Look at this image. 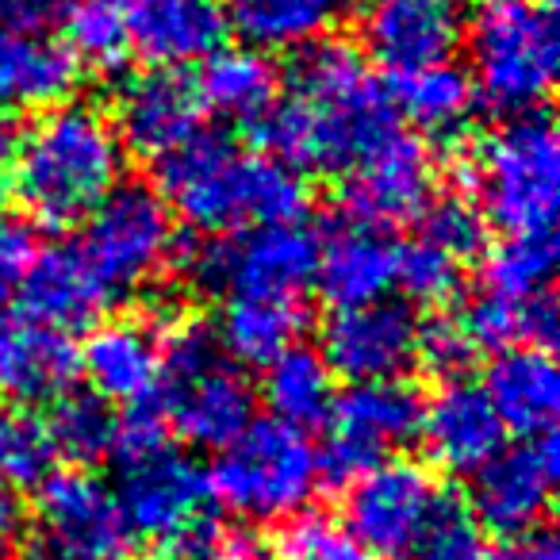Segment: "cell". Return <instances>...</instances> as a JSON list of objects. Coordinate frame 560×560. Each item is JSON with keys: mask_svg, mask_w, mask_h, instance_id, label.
I'll return each instance as SVG.
<instances>
[{"mask_svg": "<svg viewBox=\"0 0 560 560\" xmlns=\"http://www.w3.org/2000/svg\"><path fill=\"white\" fill-rule=\"evenodd\" d=\"M427 560H503V557H495V552L480 541V529L472 526V529H465V534L450 537L445 545H438Z\"/></svg>", "mask_w": 560, "mask_h": 560, "instance_id": "obj_43", "label": "cell"}, {"mask_svg": "<svg viewBox=\"0 0 560 560\" xmlns=\"http://www.w3.org/2000/svg\"><path fill=\"white\" fill-rule=\"evenodd\" d=\"M483 4H488V0H483Z\"/></svg>", "mask_w": 560, "mask_h": 560, "instance_id": "obj_47", "label": "cell"}, {"mask_svg": "<svg viewBox=\"0 0 560 560\" xmlns=\"http://www.w3.org/2000/svg\"><path fill=\"white\" fill-rule=\"evenodd\" d=\"M78 373L104 404H147L162 376V327L150 319H101L78 350Z\"/></svg>", "mask_w": 560, "mask_h": 560, "instance_id": "obj_21", "label": "cell"}, {"mask_svg": "<svg viewBox=\"0 0 560 560\" xmlns=\"http://www.w3.org/2000/svg\"><path fill=\"white\" fill-rule=\"evenodd\" d=\"M457 327L472 342V350H511V346H545L557 338V304L552 292L534 300H506L480 289L460 312Z\"/></svg>", "mask_w": 560, "mask_h": 560, "instance_id": "obj_31", "label": "cell"}, {"mask_svg": "<svg viewBox=\"0 0 560 560\" xmlns=\"http://www.w3.org/2000/svg\"><path fill=\"white\" fill-rule=\"evenodd\" d=\"M226 39V16L215 0H127L131 55L162 70H185L215 55Z\"/></svg>", "mask_w": 560, "mask_h": 560, "instance_id": "obj_22", "label": "cell"}, {"mask_svg": "<svg viewBox=\"0 0 560 560\" xmlns=\"http://www.w3.org/2000/svg\"><path fill=\"white\" fill-rule=\"evenodd\" d=\"M388 96L396 116L427 135H457L476 112V89L468 70L450 62L392 73Z\"/></svg>", "mask_w": 560, "mask_h": 560, "instance_id": "obj_29", "label": "cell"}, {"mask_svg": "<svg viewBox=\"0 0 560 560\" xmlns=\"http://www.w3.org/2000/svg\"><path fill=\"white\" fill-rule=\"evenodd\" d=\"M12 158H16V131H12L9 116L0 112V200L12 188Z\"/></svg>", "mask_w": 560, "mask_h": 560, "instance_id": "obj_45", "label": "cell"}, {"mask_svg": "<svg viewBox=\"0 0 560 560\" xmlns=\"http://www.w3.org/2000/svg\"><path fill=\"white\" fill-rule=\"evenodd\" d=\"M211 560H277V549L257 529H231V534L215 529Z\"/></svg>", "mask_w": 560, "mask_h": 560, "instance_id": "obj_42", "label": "cell"}, {"mask_svg": "<svg viewBox=\"0 0 560 560\" xmlns=\"http://www.w3.org/2000/svg\"><path fill=\"white\" fill-rule=\"evenodd\" d=\"M32 257H35V242L27 234V226L9 215H0V304L20 292Z\"/></svg>", "mask_w": 560, "mask_h": 560, "instance_id": "obj_40", "label": "cell"}, {"mask_svg": "<svg viewBox=\"0 0 560 560\" xmlns=\"http://www.w3.org/2000/svg\"><path fill=\"white\" fill-rule=\"evenodd\" d=\"M307 327L304 300L277 296H226L219 312L215 342L238 369H265L272 358L300 346Z\"/></svg>", "mask_w": 560, "mask_h": 560, "instance_id": "obj_28", "label": "cell"}, {"mask_svg": "<svg viewBox=\"0 0 560 560\" xmlns=\"http://www.w3.org/2000/svg\"><path fill=\"white\" fill-rule=\"evenodd\" d=\"M415 438H422L438 468L472 476L483 460H491L503 450L506 427L499 422L495 407L483 396L480 384L457 376V381H445L430 396V404H422Z\"/></svg>", "mask_w": 560, "mask_h": 560, "instance_id": "obj_20", "label": "cell"}, {"mask_svg": "<svg viewBox=\"0 0 560 560\" xmlns=\"http://www.w3.org/2000/svg\"><path fill=\"white\" fill-rule=\"evenodd\" d=\"M127 173V147L108 112L85 101L39 108L16 135L12 188L35 226L73 231L81 226Z\"/></svg>", "mask_w": 560, "mask_h": 560, "instance_id": "obj_2", "label": "cell"}, {"mask_svg": "<svg viewBox=\"0 0 560 560\" xmlns=\"http://www.w3.org/2000/svg\"><path fill=\"white\" fill-rule=\"evenodd\" d=\"M66 35L81 66L93 70H116L131 55L127 43V0H73L66 12Z\"/></svg>", "mask_w": 560, "mask_h": 560, "instance_id": "obj_34", "label": "cell"}, {"mask_svg": "<svg viewBox=\"0 0 560 560\" xmlns=\"http://www.w3.org/2000/svg\"><path fill=\"white\" fill-rule=\"evenodd\" d=\"M468 78L476 96L503 116L537 112L552 93L560 58L549 0H488L468 24Z\"/></svg>", "mask_w": 560, "mask_h": 560, "instance_id": "obj_7", "label": "cell"}, {"mask_svg": "<svg viewBox=\"0 0 560 560\" xmlns=\"http://www.w3.org/2000/svg\"><path fill=\"white\" fill-rule=\"evenodd\" d=\"M476 350L465 338V330L457 327V319H442L434 327H422V346H419V361L438 373L442 381H457L468 365H472Z\"/></svg>", "mask_w": 560, "mask_h": 560, "instance_id": "obj_39", "label": "cell"}, {"mask_svg": "<svg viewBox=\"0 0 560 560\" xmlns=\"http://www.w3.org/2000/svg\"><path fill=\"white\" fill-rule=\"evenodd\" d=\"M177 246L173 211L147 185H119L73 238V249L112 304L162 277L177 261Z\"/></svg>", "mask_w": 560, "mask_h": 560, "instance_id": "obj_10", "label": "cell"}, {"mask_svg": "<svg viewBox=\"0 0 560 560\" xmlns=\"http://www.w3.org/2000/svg\"><path fill=\"white\" fill-rule=\"evenodd\" d=\"M460 511L465 503L453 499L438 476L415 460L388 457L350 480L342 526L376 560H422L430 541Z\"/></svg>", "mask_w": 560, "mask_h": 560, "instance_id": "obj_8", "label": "cell"}, {"mask_svg": "<svg viewBox=\"0 0 560 560\" xmlns=\"http://www.w3.org/2000/svg\"><path fill=\"white\" fill-rule=\"evenodd\" d=\"M422 404L404 381L350 384L335 396L327 415V445L319 453V468L327 480L350 483L365 468L396 457L419 434Z\"/></svg>", "mask_w": 560, "mask_h": 560, "instance_id": "obj_12", "label": "cell"}, {"mask_svg": "<svg viewBox=\"0 0 560 560\" xmlns=\"http://www.w3.org/2000/svg\"><path fill=\"white\" fill-rule=\"evenodd\" d=\"M20 522H24V503H20L16 483H9L0 476V545L16 537Z\"/></svg>", "mask_w": 560, "mask_h": 560, "instance_id": "obj_44", "label": "cell"}, {"mask_svg": "<svg viewBox=\"0 0 560 560\" xmlns=\"http://www.w3.org/2000/svg\"><path fill=\"white\" fill-rule=\"evenodd\" d=\"M261 392L272 419L289 422L296 430L323 427L338 396L330 365L323 361L319 350H307V346H292L280 358H272L265 365Z\"/></svg>", "mask_w": 560, "mask_h": 560, "instance_id": "obj_32", "label": "cell"}, {"mask_svg": "<svg viewBox=\"0 0 560 560\" xmlns=\"http://www.w3.org/2000/svg\"><path fill=\"white\" fill-rule=\"evenodd\" d=\"M468 261L434 242L430 234H415L407 246H396V284L415 304L438 307L457 296Z\"/></svg>", "mask_w": 560, "mask_h": 560, "instance_id": "obj_36", "label": "cell"}, {"mask_svg": "<svg viewBox=\"0 0 560 560\" xmlns=\"http://www.w3.org/2000/svg\"><path fill=\"white\" fill-rule=\"evenodd\" d=\"M78 346L35 315L0 312V396L20 407L62 399L78 384Z\"/></svg>", "mask_w": 560, "mask_h": 560, "instance_id": "obj_19", "label": "cell"}, {"mask_svg": "<svg viewBox=\"0 0 560 560\" xmlns=\"http://www.w3.org/2000/svg\"><path fill=\"white\" fill-rule=\"evenodd\" d=\"M116 422H119V415H112V407L104 404L101 396L66 392L62 399H55L47 430H50V442H55L58 457H70L85 465V460L112 457Z\"/></svg>", "mask_w": 560, "mask_h": 560, "instance_id": "obj_35", "label": "cell"}, {"mask_svg": "<svg viewBox=\"0 0 560 560\" xmlns=\"http://www.w3.org/2000/svg\"><path fill=\"white\" fill-rule=\"evenodd\" d=\"M73 0H0V27L12 32H50L66 20Z\"/></svg>", "mask_w": 560, "mask_h": 560, "instance_id": "obj_41", "label": "cell"}, {"mask_svg": "<svg viewBox=\"0 0 560 560\" xmlns=\"http://www.w3.org/2000/svg\"><path fill=\"white\" fill-rule=\"evenodd\" d=\"M315 284L330 307H358L384 300L396 289V246L376 226H338L327 242H319Z\"/></svg>", "mask_w": 560, "mask_h": 560, "instance_id": "obj_24", "label": "cell"}, {"mask_svg": "<svg viewBox=\"0 0 560 560\" xmlns=\"http://www.w3.org/2000/svg\"><path fill=\"white\" fill-rule=\"evenodd\" d=\"M35 526L50 560H124L131 526L104 476L62 468L35 483Z\"/></svg>", "mask_w": 560, "mask_h": 560, "instance_id": "obj_13", "label": "cell"}, {"mask_svg": "<svg viewBox=\"0 0 560 560\" xmlns=\"http://www.w3.org/2000/svg\"><path fill=\"white\" fill-rule=\"evenodd\" d=\"M522 549L514 552L511 560H560L557 557V541H552L549 534H529V537H522Z\"/></svg>", "mask_w": 560, "mask_h": 560, "instance_id": "obj_46", "label": "cell"}, {"mask_svg": "<svg viewBox=\"0 0 560 560\" xmlns=\"http://www.w3.org/2000/svg\"><path fill=\"white\" fill-rule=\"evenodd\" d=\"M165 415L188 445L223 450L254 419V384L219 350L215 335L192 319L162 327V376L154 392Z\"/></svg>", "mask_w": 560, "mask_h": 560, "instance_id": "obj_5", "label": "cell"}, {"mask_svg": "<svg viewBox=\"0 0 560 560\" xmlns=\"http://www.w3.org/2000/svg\"><path fill=\"white\" fill-rule=\"evenodd\" d=\"M58 450L50 442L47 419L32 411L0 415V476L9 483H39L55 472Z\"/></svg>", "mask_w": 560, "mask_h": 560, "instance_id": "obj_37", "label": "cell"}, {"mask_svg": "<svg viewBox=\"0 0 560 560\" xmlns=\"http://www.w3.org/2000/svg\"><path fill=\"white\" fill-rule=\"evenodd\" d=\"M196 93H200L203 112L219 116L223 124L261 127V119L284 93V78L265 50L219 47L215 55L203 58Z\"/></svg>", "mask_w": 560, "mask_h": 560, "instance_id": "obj_27", "label": "cell"}, {"mask_svg": "<svg viewBox=\"0 0 560 560\" xmlns=\"http://www.w3.org/2000/svg\"><path fill=\"white\" fill-rule=\"evenodd\" d=\"M116 131L127 150L142 158H165L203 131V104L196 78L185 70H154L131 78L116 96Z\"/></svg>", "mask_w": 560, "mask_h": 560, "instance_id": "obj_18", "label": "cell"}, {"mask_svg": "<svg viewBox=\"0 0 560 560\" xmlns=\"http://www.w3.org/2000/svg\"><path fill=\"white\" fill-rule=\"evenodd\" d=\"M465 39L457 0H369L361 12L365 55L388 73L450 62Z\"/></svg>", "mask_w": 560, "mask_h": 560, "instance_id": "obj_17", "label": "cell"}, {"mask_svg": "<svg viewBox=\"0 0 560 560\" xmlns=\"http://www.w3.org/2000/svg\"><path fill=\"white\" fill-rule=\"evenodd\" d=\"M158 196L203 234L292 223L307 211L300 170L208 131H196L185 147L158 158Z\"/></svg>", "mask_w": 560, "mask_h": 560, "instance_id": "obj_3", "label": "cell"}, {"mask_svg": "<svg viewBox=\"0 0 560 560\" xmlns=\"http://www.w3.org/2000/svg\"><path fill=\"white\" fill-rule=\"evenodd\" d=\"M20 296L27 304V315L66 330V335L89 327L112 307V300L101 292L89 265L73 249V242H58V246H47L32 257Z\"/></svg>", "mask_w": 560, "mask_h": 560, "instance_id": "obj_26", "label": "cell"}, {"mask_svg": "<svg viewBox=\"0 0 560 560\" xmlns=\"http://www.w3.org/2000/svg\"><path fill=\"white\" fill-rule=\"evenodd\" d=\"M480 219L503 234L552 231L560 211V139L545 112H522L460 162Z\"/></svg>", "mask_w": 560, "mask_h": 560, "instance_id": "obj_4", "label": "cell"}, {"mask_svg": "<svg viewBox=\"0 0 560 560\" xmlns=\"http://www.w3.org/2000/svg\"><path fill=\"white\" fill-rule=\"evenodd\" d=\"M422 323L396 300H373L358 307H335L323 323V361L346 384L404 381L419 365Z\"/></svg>", "mask_w": 560, "mask_h": 560, "instance_id": "obj_15", "label": "cell"}, {"mask_svg": "<svg viewBox=\"0 0 560 560\" xmlns=\"http://www.w3.org/2000/svg\"><path fill=\"white\" fill-rule=\"evenodd\" d=\"M272 549H277V560H376L342 522L323 518V514L292 518Z\"/></svg>", "mask_w": 560, "mask_h": 560, "instance_id": "obj_38", "label": "cell"}, {"mask_svg": "<svg viewBox=\"0 0 560 560\" xmlns=\"http://www.w3.org/2000/svg\"><path fill=\"white\" fill-rule=\"evenodd\" d=\"M342 177V208L350 223H365L376 231L419 223L422 211L438 200L434 154L419 135L399 127Z\"/></svg>", "mask_w": 560, "mask_h": 560, "instance_id": "obj_14", "label": "cell"}, {"mask_svg": "<svg viewBox=\"0 0 560 560\" xmlns=\"http://www.w3.org/2000/svg\"><path fill=\"white\" fill-rule=\"evenodd\" d=\"M557 491V438L537 434L503 445L472 472L468 511L495 537H529L545 522Z\"/></svg>", "mask_w": 560, "mask_h": 560, "instance_id": "obj_16", "label": "cell"}, {"mask_svg": "<svg viewBox=\"0 0 560 560\" xmlns=\"http://www.w3.org/2000/svg\"><path fill=\"white\" fill-rule=\"evenodd\" d=\"M557 272V238L541 234H503L483 254V289L506 300H534L552 292Z\"/></svg>", "mask_w": 560, "mask_h": 560, "instance_id": "obj_33", "label": "cell"}, {"mask_svg": "<svg viewBox=\"0 0 560 560\" xmlns=\"http://www.w3.org/2000/svg\"><path fill=\"white\" fill-rule=\"evenodd\" d=\"M116 499L131 537L162 545L177 557L185 545L211 529L208 472L185 450L162 442L116 453Z\"/></svg>", "mask_w": 560, "mask_h": 560, "instance_id": "obj_11", "label": "cell"}, {"mask_svg": "<svg viewBox=\"0 0 560 560\" xmlns=\"http://www.w3.org/2000/svg\"><path fill=\"white\" fill-rule=\"evenodd\" d=\"M319 242L312 226L292 219L238 234H211L196 246H177V257L185 261V277L208 292L304 300L315 284Z\"/></svg>", "mask_w": 560, "mask_h": 560, "instance_id": "obj_9", "label": "cell"}, {"mask_svg": "<svg viewBox=\"0 0 560 560\" xmlns=\"http://www.w3.org/2000/svg\"><path fill=\"white\" fill-rule=\"evenodd\" d=\"M81 62L50 32L0 27V108H50L73 96Z\"/></svg>", "mask_w": 560, "mask_h": 560, "instance_id": "obj_25", "label": "cell"}, {"mask_svg": "<svg viewBox=\"0 0 560 560\" xmlns=\"http://www.w3.org/2000/svg\"><path fill=\"white\" fill-rule=\"evenodd\" d=\"M388 85L376 78L358 47L323 39L304 47L280 93L261 119V142L292 170L346 173L396 131Z\"/></svg>", "mask_w": 560, "mask_h": 560, "instance_id": "obj_1", "label": "cell"}, {"mask_svg": "<svg viewBox=\"0 0 560 560\" xmlns=\"http://www.w3.org/2000/svg\"><path fill=\"white\" fill-rule=\"evenodd\" d=\"M353 0H234V24L257 50H304L346 20Z\"/></svg>", "mask_w": 560, "mask_h": 560, "instance_id": "obj_30", "label": "cell"}, {"mask_svg": "<svg viewBox=\"0 0 560 560\" xmlns=\"http://www.w3.org/2000/svg\"><path fill=\"white\" fill-rule=\"evenodd\" d=\"M323 483L319 450L307 430L280 419H249L219 450L208 472L211 503L246 522L296 518Z\"/></svg>", "mask_w": 560, "mask_h": 560, "instance_id": "obj_6", "label": "cell"}, {"mask_svg": "<svg viewBox=\"0 0 560 560\" xmlns=\"http://www.w3.org/2000/svg\"><path fill=\"white\" fill-rule=\"evenodd\" d=\"M480 388L506 430L522 438L552 434L560 411V373L545 346L499 350Z\"/></svg>", "mask_w": 560, "mask_h": 560, "instance_id": "obj_23", "label": "cell"}]
</instances>
